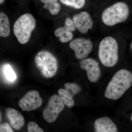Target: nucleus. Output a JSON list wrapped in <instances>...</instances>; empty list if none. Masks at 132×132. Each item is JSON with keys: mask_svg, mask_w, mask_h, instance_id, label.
<instances>
[{"mask_svg": "<svg viewBox=\"0 0 132 132\" xmlns=\"http://www.w3.org/2000/svg\"><path fill=\"white\" fill-rule=\"evenodd\" d=\"M132 84L131 73L126 69L117 71L113 76L106 89L105 97L116 100L122 97Z\"/></svg>", "mask_w": 132, "mask_h": 132, "instance_id": "nucleus-1", "label": "nucleus"}, {"mask_svg": "<svg viewBox=\"0 0 132 132\" xmlns=\"http://www.w3.org/2000/svg\"><path fill=\"white\" fill-rule=\"evenodd\" d=\"M99 59L102 64L107 67H112L119 59V46L117 41L111 36H107L100 43Z\"/></svg>", "mask_w": 132, "mask_h": 132, "instance_id": "nucleus-2", "label": "nucleus"}, {"mask_svg": "<svg viewBox=\"0 0 132 132\" xmlns=\"http://www.w3.org/2000/svg\"><path fill=\"white\" fill-rule=\"evenodd\" d=\"M130 10L126 3L119 2L107 8L102 14V20L105 25L112 27L126 21Z\"/></svg>", "mask_w": 132, "mask_h": 132, "instance_id": "nucleus-3", "label": "nucleus"}, {"mask_svg": "<svg viewBox=\"0 0 132 132\" xmlns=\"http://www.w3.org/2000/svg\"><path fill=\"white\" fill-rule=\"evenodd\" d=\"M36 68L43 77L53 78L58 69V60L54 55L47 50H41L37 53L35 58Z\"/></svg>", "mask_w": 132, "mask_h": 132, "instance_id": "nucleus-4", "label": "nucleus"}, {"mask_svg": "<svg viewBox=\"0 0 132 132\" xmlns=\"http://www.w3.org/2000/svg\"><path fill=\"white\" fill-rule=\"evenodd\" d=\"M36 26V22L32 15L25 13L20 16L13 26L14 33L18 42L21 44L28 42Z\"/></svg>", "mask_w": 132, "mask_h": 132, "instance_id": "nucleus-5", "label": "nucleus"}, {"mask_svg": "<svg viewBox=\"0 0 132 132\" xmlns=\"http://www.w3.org/2000/svg\"><path fill=\"white\" fill-rule=\"evenodd\" d=\"M64 108L65 104L59 95H54L50 98L47 106L43 111V117L48 123H53Z\"/></svg>", "mask_w": 132, "mask_h": 132, "instance_id": "nucleus-6", "label": "nucleus"}, {"mask_svg": "<svg viewBox=\"0 0 132 132\" xmlns=\"http://www.w3.org/2000/svg\"><path fill=\"white\" fill-rule=\"evenodd\" d=\"M69 47L75 53L76 58L79 60L85 59L88 56L93 48L92 42L89 39L80 38L71 41Z\"/></svg>", "mask_w": 132, "mask_h": 132, "instance_id": "nucleus-7", "label": "nucleus"}, {"mask_svg": "<svg viewBox=\"0 0 132 132\" xmlns=\"http://www.w3.org/2000/svg\"><path fill=\"white\" fill-rule=\"evenodd\" d=\"M42 102L39 92L32 90L29 91L21 99L19 105L22 111H30L40 107Z\"/></svg>", "mask_w": 132, "mask_h": 132, "instance_id": "nucleus-8", "label": "nucleus"}, {"mask_svg": "<svg viewBox=\"0 0 132 132\" xmlns=\"http://www.w3.org/2000/svg\"><path fill=\"white\" fill-rule=\"evenodd\" d=\"M80 68L86 72L87 78L90 81L95 82L101 76V70L98 62L94 59L88 58L80 62Z\"/></svg>", "mask_w": 132, "mask_h": 132, "instance_id": "nucleus-9", "label": "nucleus"}, {"mask_svg": "<svg viewBox=\"0 0 132 132\" xmlns=\"http://www.w3.org/2000/svg\"><path fill=\"white\" fill-rule=\"evenodd\" d=\"M73 22L76 28L82 34L87 33L89 30L92 29L93 26L92 16L86 11L75 15Z\"/></svg>", "mask_w": 132, "mask_h": 132, "instance_id": "nucleus-10", "label": "nucleus"}, {"mask_svg": "<svg viewBox=\"0 0 132 132\" xmlns=\"http://www.w3.org/2000/svg\"><path fill=\"white\" fill-rule=\"evenodd\" d=\"M76 28L73 21L70 18L66 19L64 27L58 28L54 32L56 37L60 38L61 42L65 43L71 41L73 37L72 32Z\"/></svg>", "mask_w": 132, "mask_h": 132, "instance_id": "nucleus-11", "label": "nucleus"}, {"mask_svg": "<svg viewBox=\"0 0 132 132\" xmlns=\"http://www.w3.org/2000/svg\"><path fill=\"white\" fill-rule=\"evenodd\" d=\"M5 114L10 125L15 130H20L24 126V118L19 111L14 109L8 108L5 110Z\"/></svg>", "mask_w": 132, "mask_h": 132, "instance_id": "nucleus-12", "label": "nucleus"}, {"mask_svg": "<svg viewBox=\"0 0 132 132\" xmlns=\"http://www.w3.org/2000/svg\"><path fill=\"white\" fill-rule=\"evenodd\" d=\"M94 128L96 132H117L116 125L107 117L99 118L95 121Z\"/></svg>", "mask_w": 132, "mask_h": 132, "instance_id": "nucleus-13", "label": "nucleus"}, {"mask_svg": "<svg viewBox=\"0 0 132 132\" xmlns=\"http://www.w3.org/2000/svg\"><path fill=\"white\" fill-rule=\"evenodd\" d=\"M10 33L9 19L5 13L0 12V37H7Z\"/></svg>", "mask_w": 132, "mask_h": 132, "instance_id": "nucleus-14", "label": "nucleus"}, {"mask_svg": "<svg viewBox=\"0 0 132 132\" xmlns=\"http://www.w3.org/2000/svg\"><path fill=\"white\" fill-rule=\"evenodd\" d=\"M44 3L43 7L48 10L50 13L53 15L58 14L61 9L60 4L58 2V0H40Z\"/></svg>", "mask_w": 132, "mask_h": 132, "instance_id": "nucleus-15", "label": "nucleus"}, {"mask_svg": "<svg viewBox=\"0 0 132 132\" xmlns=\"http://www.w3.org/2000/svg\"><path fill=\"white\" fill-rule=\"evenodd\" d=\"M59 97L61 99L63 103L68 108H71L75 105L73 97L71 94L64 88H60L58 92Z\"/></svg>", "mask_w": 132, "mask_h": 132, "instance_id": "nucleus-16", "label": "nucleus"}, {"mask_svg": "<svg viewBox=\"0 0 132 132\" xmlns=\"http://www.w3.org/2000/svg\"><path fill=\"white\" fill-rule=\"evenodd\" d=\"M3 71L4 77L9 82L13 83L15 81L16 79V75L10 65H5L3 67Z\"/></svg>", "mask_w": 132, "mask_h": 132, "instance_id": "nucleus-17", "label": "nucleus"}, {"mask_svg": "<svg viewBox=\"0 0 132 132\" xmlns=\"http://www.w3.org/2000/svg\"><path fill=\"white\" fill-rule=\"evenodd\" d=\"M60 1L66 6L77 9L82 8L86 3V0H60Z\"/></svg>", "mask_w": 132, "mask_h": 132, "instance_id": "nucleus-18", "label": "nucleus"}, {"mask_svg": "<svg viewBox=\"0 0 132 132\" xmlns=\"http://www.w3.org/2000/svg\"><path fill=\"white\" fill-rule=\"evenodd\" d=\"M64 89L67 90L73 97L80 92L81 88L77 84L73 82H67L64 85Z\"/></svg>", "mask_w": 132, "mask_h": 132, "instance_id": "nucleus-19", "label": "nucleus"}, {"mask_svg": "<svg viewBox=\"0 0 132 132\" xmlns=\"http://www.w3.org/2000/svg\"><path fill=\"white\" fill-rule=\"evenodd\" d=\"M28 132H44V130L40 127L37 123L34 121L29 122L27 126Z\"/></svg>", "mask_w": 132, "mask_h": 132, "instance_id": "nucleus-20", "label": "nucleus"}, {"mask_svg": "<svg viewBox=\"0 0 132 132\" xmlns=\"http://www.w3.org/2000/svg\"><path fill=\"white\" fill-rule=\"evenodd\" d=\"M9 124L4 123L0 124V132H13Z\"/></svg>", "mask_w": 132, "mask_h": 132, "instance_id": "nucleus-21", "label": "nucleus"}, {"mask_svg": "<svg viewBox=\"0 0 132 132\" xmlns=\"http://www.w3.org/2000/svg\"><path fill=\"white\" fill-rule=\"evenodd\" d=\"M5 0H0V5H1L4 2Z\"/></svg>", "mask_w": 132, "mask_h": 132, "instance_id": "nucleus-22", "label": "nucleus"}, {"mask_svg": "<svg viewBox=\"0 0 132 132\" xmlns=\"http://www.w3.org/2000/svg\"><path fill=\"white\" fill-rule=\"evenodd\" d=\"M1 119H2L1 113V111H0V123H1Z\"/></svg>", "mask_w": 132, "mask_h": 132, "instance_id": "nucleus-23", "label": "nucleus"}, {"mask_svg": "<svg viewBox=\"0 0 132 132\" xmlns=\"http://www.w3.org/2000/svg\"><path fill=\"white\" fill-rule=\"evenodd\" d=\"M130 48H131V50H132V43H131V44H130Z\"/></svg>", "mask_w": 132, "mask_h": 132, "instance_id": "nucleus-24", "label": "nucleus"}, {"mask_svg": "<svg viewBox=\"0 0 132 132\" xmlns=\"http://www.w3.org/2000/svg\"><path fill=\"white\" fill-rule=\"evenodd\" d=\"M130 119H131V120L132 121V115H131V118H130Z\"/></svg>", "mask_w": 132, "mask_h": 132, "instance_id": "nucleus-25", "label": "nucleus"}]
</instances>
